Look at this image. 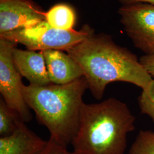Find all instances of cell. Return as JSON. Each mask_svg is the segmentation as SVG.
<instances>
[{"label": "cell", "mask_w": 154, "mask_h": 154, "mask_svg": "<svg viewBox=\"0 0 154 154\" xmlns=\"http://www.w3.org/2000/svg\"><path fill=\"white\" fill-rule=\"evenodd\" d=\"M93 33V29L88 25L84 26L80 30H63L50 26L45 20L31 27L0 35V38L21 44L30 50H58L66 51Z\"/></svg>", "instance_id": "277c9868"}, {"label": "cell", "mask_w": 154, "mask_h": 154, "mask_svg": "<svg viewBox=\"0 0 154 154\" xmlns=\"http://www.w3.org/2000/svg\"><path fill=\"white\" fill-rule=\"evenodd\" d=\"M140 63L150 75L154 78V54L143 55L139 59Z\"/></svg>", "instance_id": "2e32d148"}, {"label": "cell", "mask_w": 154, "mask_h": 154, "mask_svg": "<svg viewBox=\"0 0 154 154\" xmlns=\"http://www.w3.org/2000/svg\"><path fill=\"white\" fill-rule=\"evenodd\" d=\"M17 44L0 38V93L7 105L15 111L24 122L32 118L22 91V77L17 70L13 51Z\"/></svg>", "instance_id": "5b68a950"}, {"label": "cell", "mask_w": 154, "mask_h": 154, "mask_svg": "<svg viewBox=\"0 0 154 154\" xmlns=\"http://www.w3.org/2000/svg\"><path fill=\"white\" fill-rule=\"evenodd\" d=\"M135 117L126 103L111 97L83 103L77 132L71 144L76 154H125L127 135L135 128Z\"/></svg>", "instance_id": "7a4b0ae2"}, {"label": "cell", "mask_w": 154, "mask_h": 154, "mask_svg": "<svg viewBox=\"0 0 154 154\" xmlns=\"http://www.w3.org/2000/svg\"><path fill=\"white\" fill-rule=\"evenodd\" d=\"M138 104L141 113L149 116L154 123V79L147 88L142 90L138 98Z\"/></svg>", "instance_id": "5bb4252c"}, {"label": "cell", "mask_w": 154, "mask_h": 154, "mask_svg": "<svg viewBox=\"0 0 154 154\" xmlns=\"http://www.w3.org/2000/svg\"><path fill=\"white\" fill-rule=\"evenodd\" d=\"M21 121L9 135L0 138V154H38L46 147L43 140Z\"/></svg>", "instance_id": "30bf717a"}, {"label": "cell", "mask_w": 154, "mask_h": 154, "mask_svg": "<svg viewBox=\"0 0 154 154\" xmlns=\"http://www.w3.org/2000/svg\"><path fill=\"white\" fill-rule=\"evenodd\" d=\"M118 14L135 47L146 55L154 54V5L146 3L122 5Z\"/></svg>", "instance_id": "8992f818"}, {"label": "cell", "mask_w": 154, "mask_h": 154, "mask_svg": "<svg viewBox=\"0 0 154 154\" xmlns=\"http://www.w3.org/2000/svg\"><path fill=\"white\" fill-rule=\"evenodd\" d=\"M122 5H128L138 3H146L154 5V0H118Z\"/></svg>", "instance_id": "e0dca14e"}, {"label": "cell", "mask_w": 154, "mask_h": 154, "mask_svg": "<svg viewBox=\"0 0 154 154\" xmlns=\"http://www.w3.org/2000/svg\"><path fill=\"white\" fill-rule=\"evenodd\" d=\"M66 53L82 69L88 89L97 100L102 99L111 83H129L143 90L153 79L137 55L104 33H93Z\"/></svg>", "instance_id": "6da1fadb"}, {"label": "cell", "mask_w": 154, "mask_h": 154, "mask_svg": "<svg viewBox=\"0 0 154 154\" xmlns=\"http://www.w3.org/2000/svg\"><path fill=\"white\" fill-rule=\"evenodd\" d=\"M45 13L32 0H0V35L36 25Z\"/></svg>", "instance_id": "52a82bcc"}, {"label": "cell", "mask_w": 154, "mask_h": 154, "mask_svg": "<svg viewBox=\"0 0 154 154\" xmlns=\"http://www.w3.org/2000/svg\"><path fill=\"white\" fill-rule=\"evenodd\" d=\"M76 15L70 6L59 4L45 13V21L50 26L59 30H72L75 23Z\"/></svg>", "instance_id": "8fae6325"}, {"label": "cell", "mask_w": 154, "mask_h": 154, "mask_svg": "<svg viewBox=\"0 0 154 154\" xmlns=\"http://www.w3.org/2000/svg\"><path fill=\"white\" fill-rule=\"evenodd\" d=\"M68 154H76L75 153H74V152H69Z\"/></svg>", "instance_id": "ac0fdd59"}, {"label": "cell", "mask_w": 154, "mask_h": 154, "mask_svg": "<svg viewBox=\"0 0 154 154\" xmlns=\"http://www.w3.org/2000/svg\"><path fill=\"white\" fill-rule=\"evenodd\" d=\"M69 152L65 145L50 138L46 147L38 154H68Z\"/></svg>", "instance_id": "9a60e30c"}, {"label": "cell", "mask_w": 154, "mask_h": 154, "mask_svg": "<svg viewBox=\"0 0 154 154\" xmlns=\"http://www.w3.org/2000/svg\"><path fill=\"white\" fill-rule=\"evenodd\" d=\"M88 89L84 77L66 85L22 86L26 104L48 128L50 138L67 147L77 132L83 96Z\"/></svg>", "instance_id": "3957f363"}, {"label": "cell", "mask_w": 154, "mask_h": 154, "mask_svg": "<svg viewBox=\"0 0 154 154\" xmlns=\"http://www.w3.org/2000/svg\"><path fill=\"white\" fill-rule=\"evenodd\" d=\"M128 154H154V132L140 131Z\"/></svg>", "instance_id": "4fadbf2b"}, {"label": "cell", "mask_w": 154, "mask_h": 154, "mask_svg": "<svg viewBox=\"0 0 154 154\" xmlns=\"http://www.w3.org/2000/svg\"><path fill=\"white\" fill-rule=\"evenodd\" d=\"M13 58L17 71L28 80L30 85L42 86L51 83L42 51L15 48Z\"/></svg>", "instance_id": "ba28073f"}, {"label": "cell", "mask_w": 154, "mask_h": 154, "mask_svg": "<svg viewBox=\"0 0 154 154\" xmlns=\"http://www.w3.org/2000/svg\"><path fill=\"white\" fill-rule=\"evenodd\" d=\"M22 121L15 111L9 107L4 99L0 100V135L6 137L11 135Z\"/></svg>", "instance_id": "7c38bea8"}, {"label": "cell", "mask_w": 154, "mask_h": 154, "mask_svg": "<svg viewBox=\"0 0 154 154\" xmlns=\"http://www.w3.org/2000/svg\"><path fill=\"white\" fill-rule=\"evenodd\" d=\"M51 83L66 85L83 77L81 67L70 55L58 50L42 51Z\"/></svg>", "instance_id": "9c48e42d"}]
</instances>
